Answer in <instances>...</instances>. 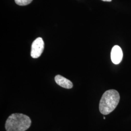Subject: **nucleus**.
Listing matches in <instances>:
<instances>
[{
    "instance_id": "1",
    "label": "nucleus",
    "mask_w": 131,
    "mask_h": 131,
    "mask_svg": "<svg viewBox=\"0 0 131 131\" xmlns=\"http://www.w3.org/2000/svg\"><path fill=\"white\" fill-rule=\"evenodd\" d=\"M30 118L23 114L14 113L10 115L5 124L6 131H25L31 125Z\"/></svg>"
},
{
    "instance_id": "2",
    "label": "nucleus",
    "mask_w": 131,
    "mask_h": 131,
    "mask_svg": "<svg viewBox=\"0 0 131 131\" xmlns=\"http://www.w3.org/2000/svg\"><path fill=\"white\" fill-rule=\"evenodd\" d=\"M120 100V96L117 90L110 89L103 93L99 103L100 112L106 115L113 111L117 106Z\"/></svg>"
},
{
    "instance_id": "3",
    "label": "nucleus",
    "mask_w": 131,
    "mask_h": 131,
    "mask_svg": "<svg viewBox=\"0 0 131 131\" xmlns=\"http://www.w3.org/2000/svg\"><path fill=\"white\" fill-rule=\"evenodd\" d=\"M44 49V42L41 38H38L34 41L31 47V56L37 58L41 55Z\"/></svg>"
},
{
    "instance_id": "4",
    "label": "nucleus",
    "mask_w": 131,
    "mask_h": 131,
    "mask_svg": "<svg viewBox=\"0 0 131 131\" xmlns=\"http://www.w3.org/2000/svg\"><path fill=\"white\" fill-rule=\"evenodd\" d=\"M123 58V52L121 48L118 45L113 47L111 52V59L114 64H119Z\"/></svg>"
},
{
    "instance_id": "5",
    "label": "nucleus",
    "mask_w": 131,
    "mask_h": 131,
    "mask_svg": "<svg viewBox=\"0 0 131 131\" xmlns=\"http://www.w3.org/2000/svg\"><path fill=\"white\" fill-rule=\"evenodd\" d=\"M54 79L56 84L63 88L66 89H70L73 87V84L70 80L66 78L65 77L61 75H56L54 78Z\"/></svg>"
},
{
    "instance_id": "6",
    "label": "nucleus",
    "mask_w": 131,
    "mask_h": 131,
    "mask_svg": "<svg viewBox=\"0 0 131 131\" xmlns=\"http://www.w3.org/2000/svg\"><path fill=\"white\" fill-rule=\"evenodd\" d=\"M33 0H15V3L19 5L24 6L30 4Z\"/></svg>"
},
{
    "instance_id": "7",
    "label": "nucleus",
    "mask_w": 131,
    "mask_h": 131,
    "mask_svg": "<svg viewBox=\"0 0 131 131\" xmlns=\"http://www.w3.org/2000/svg\"><path fill=\"white\" fill-rule=\"evenodd\" d=\"M102 1H104V2H110L112 1V0H102Z\"/></svg>"
}]
</instances>
